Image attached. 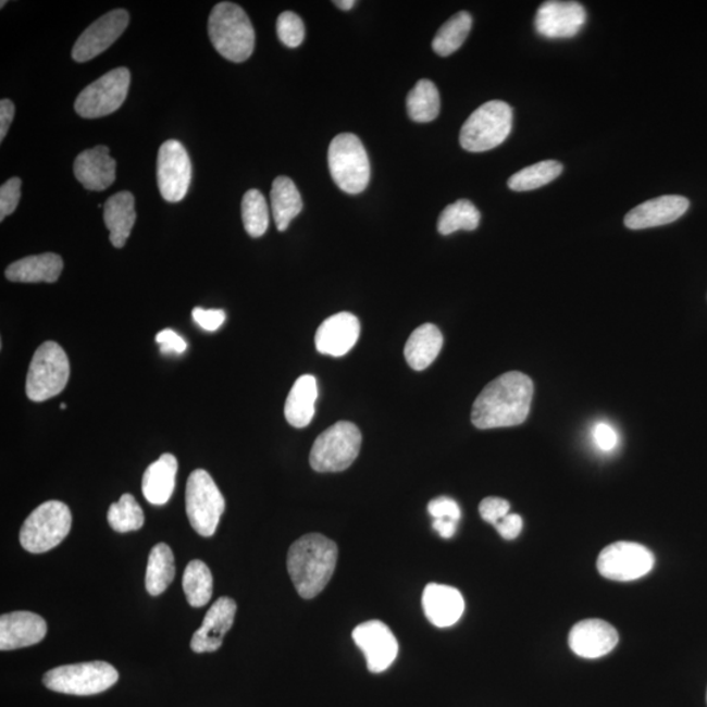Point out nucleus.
Wrapping results in <instances>:
<instances>
[{
	"label": "nucleus",
	"mask_w": 707,
	"mask_h": 707,
	"mask_svg": "<svg viewBox=\"0 0 707 707\" xmlns=\"http://www.w3.org/2000/svg\"><path fill=\"white\" fill-rule=\"evenodd\" d=\"M533 383L522 372L511 371L488 383L473 404L472 422L480 430L512 427L530 414Z\"/></svg>",
	"instance_id": "1"
},
{
	"label": "nucleus",
	"mask_w": 707,
	"mask_h": 707,
	"mask_svg": "<svg viewBox=\"0 0 707 707\" xmlns=\"http://www.w3.org/2000/svg\"><path fill=\"white\" fill-rule=\"evenodd\" d=\"M338 558L337 544L320 533H308L287 553V570L303 599L317 597L331 582Z\"/></svg>",
	"instance_id": "2"
},
{
	"label": "nucleus",
	"mask_w": 707,
	"mask_h": 707,
	"mask_svg": "<svg viewBox=\"0 0 707 707\" xmlns=\"http://www.w3.org/2000/svg\"><path fill=\"white\" fill-rule=\"evenodd\" d=\"M208 30L211 44L226 60L240 63L252 55L255 28L240 5L231 2L216 4L211 11Z\"/></svg>",
	"instance_id": "3"
},
{
	"label": "nucleus",
	"mask_w": 707,
	"mask_h": 707,
	"mask_svg": "<svg viewBox=\"0 0 707 707\" xmlns=\"http://www.w3.org/2000/svg\"><path fill=\"white\" fill-rule=\"evenodd\" d=\"M511 128V107L500 100L488 101L475 109L462 125L460 145L469 152L491 151L509 138Z\"/></svg>",
	"instance_id": "4"
},
{
	"label": "nucleus",
	"mask_w": 707,
	"mask_h": 707,
	"mask_svg": "<svg viewBox=\"0 0 707 707\" xmlns=\"http://www.w3.org/2000/svg\"><path fill=\"white\" fill-rule=\"evenodd\" d=\"M327 163L334 183L347 195H359L368 188L371 177L370 159L357 135H337L330 146Z\"/></svg>",
	"instance_id": "5"
},
{
	"label": "nucleus",
	"mask_w": 707,
	"mask_h": 707,
	"mask_svg": "<svg viewBox=\"0 0 707 707\" xmlns=\"http://www.w3.org/2000/svg\"><path fill=\"white\" fill-rule=\"evenodd\" d=\"M361 446L362 434L356 424L337 422L314 441L310 464L319 473L346 471L357 460Z\"/></svg>",
	"instance_id": "6"
},
{
	"label": "nucleus",
	"mask_w": 707,
	"mask_h": 707,
	"mask_svg": "<svg viewBox=\"0 0 707 707\" xmlns=\"http://www.w3.org/2000/svg\"><path fill=\"white\" fill-rule=\"evenodd\" d=\"M71 524L73 517L69 506L61 500H48L25 519L18 538L25 550L41 555L54 549L67 537Z\"/></svg>",
	"instance_id": "7"
},
{
	"label": "nucleus",
	"mask_w": 707,
	"mask_h": 707,
	"mask_svg": "<svg viewBox=\"0 0 707 707\" xmlns=\"http://www.w3.org/2000/svg\"><path fill=\"white\" fill-rule=\"evenodd\" d=\"M119 672L107 661L67 665L53 668L44 674L48 690L71 696H95L119 681Z\"/></svg>",
	"instance_id": "8"
},
{
	"label": "nucleus",
	"mask_w": 707,
	"mask_h": 707,
	"mask_svg": "<svg viewBox=\"0 0 707 707\" xmlns=\"http://www.w3.org/2000/svg\"><path fill=\"white\" fill-rule=\"evenodd\" d=\"M185 505L191 529L203 537L214 535L226 510V499L215 481L203 469H196L189 475L186 482Z\"/></svg>",
	"instance_id": "9"
},
{
	"label": "nucleus",
	"mask_w": 707,
	"mask_h": 707,
	"mask_svg": "<svg viewBox=\"0 0 707 707\" xmlns=\"http://www.w3.org/2000/svg\"><path fill=\"white\" fill-rule=\"evenodd\" d=\"M70 379L67 354L53 340L44 343L29 364L25 392L30 401L42 402L60 395Z\"/></svg>",
	"instance_id": "10"
},
{
	"label": "nucleus",
	"mask_w": 707,
	"mask_h": 707,
	"mask_svg": "<svg viewBox=\"0 0 707 707\" xmlns=\"http://www.w3.org/2000/svg\"><path fill=\"white\" fill-rule=\"evenodd\" d=\"M132 75L126 67L109 71L79 94L75 112L83 119L95 120L112 114L124 104Z\"/></svg>",
	"instance_id": "11"
},
{
	"label": "nucleus",
	"mask_w": 707,
	"mask_h": 707,
	"mask_svg": "<svg viewBox=\"0 0 707 707\" xmlns=\"http://www.w3.org/2000/svg\"><path fill=\"white\" fill-rule=\"evenodd\" d=\"M654 563L655 557L646 546L619 542L601 550L597 558V570L607 580L632 582L650 573Z\"/></svg>",
	"instance_id": "12"
},
{
	"label": "nucleus",
	"mask_w": 707,
	"mask_h": 707,
	"mask_svg": "<svg viewBox=\"0 0 707 707\" xmlns=\"http://www.w3.org/2000/svg\"><path fill=\"white\" fill-rule=\"evenodd\" d=\"M157 172L160 195L165 201H183L191 183V162L178 140H166L160 147Z\"/></svg>",
	"instance_id": "13"
},
{
	"label": "nucleus",
	"mask_w": 707,
	"mask_h": 707,
	"mask_svg": "<svg viewBox=\"0 0 707 707\" xmlns=\"http://www.w3.org/2000/svg\"><path fill=\"white\" fill-rule=\"evenodd\" d=\"M352 640L364 654L369 671L372 673L388 670L397 658L396 636L382 621L372 620L361 623L354 629Z\"/></svg>",
	"instance_id": "14"
},
{
	"label": "nucleus",
	"mask_w": 707,
	"mask_h": 707,
	"mask_svg": "<svg viewBox=\"0 0 707 707\" xmlns=\"http://www.w3.org/2000/svg\"><path fill=\"white\" fill-rule=\"evenodd\" d=\"M128 22H131V15L126 10L108 12L83 32L76 40L71 55L76 62L94 60L119 40L127 28Z\"/></svg>",
	"instance_id": "15"
},
{
	"label": "nucleus",
	"mask_w": 707,
	"mask_h": 707,
	"mask_svg": "<svg viewBox=\"0 0 707 707\" xmlns=\"http://www.w3.org/2000/svg\"><path fill=\"white\" fill-rule=\"evenodd\" d=\"M587 22L586 10L578 2L550 0L539 5L535 28L545 38H571L580 34Z\"/></svg>",
	"instance_id": "16"
},
{
	"label": "nucleus",
	"mask_w": 707,
	"mask_h": 707,
	"mask_svg": "<svg viewBox=\"0 0 707 707\" xmlns=\"http://www.w3.org/2000/svg\"><path fill=\"white\" fill-rule=\"evenodd\" d=\"M236 610V601L227 596H222L212 604L204 616L201 628L191 636V650L197 654L220 650L224 635L234 625Z\"/></svg>",
	"instance_id": "17"
},
{
	"label": "nucleus",
	"mask_w": 707,
	"mask_h": 707,
	"mask_svg": "<svg viewBox=\"0 0 707 707\" xmlns=\"http://www.w3.org/2000/svg\"><path fill=\"white\" fill-rule=\"evenodd\" d=\"M619 644V633L607 621L588 619L575 623L569 634V646L578 657H606Z\"/></svg>",
	"instance_id": "18"
},
{
	"label": "nucleus",
	"mask_w": 707,
	"mask_h": 707,
	"mask_svg": "<svg viewBox=\"0 0 707 707\" xmlns=\"http://www.w3.org/2000/svg\"><path fill=\"white\" fill-rule=\"evenodd\" d=\"M361 334V323L349 312H340L327 318L319 326L314 345L321 354L331 357H344L357 345Z\"/></svg>",
	"instance_id": "19"
},
{
	"label": "nucleus",
	"mask_w": 707,
	"mask_h": 707,
	"mask_svg": "<svg viewBox=\"0 0 707 707\" xmlns=\"http://www.w3.org/2000/svg\"><path fill=\"white\" fill-rule=\"evenodd\" d=\"M47 633V621L40 615L27 610L3 615L0 617V650H17L40 644Z\"/></svg>",
	"instance_id": "20"
},
{
	"label": "nucleus",
	"mask_w": 707,
	"mask_h": 707,
	"mask_svg": "<svg viewBox=\"0 0 707 707\" xmlns=\"http://www.w3.org/2000/svg\"><path fill=\"white\" fill-rule=\"evenodd\" d=\"M690 204L685 197L661 196L636 206L628 212L623 223L630 230L666 226L680 220L690 209Z\"/></svg>",
	"instance_id": "21"
},
{
	"label": "nucleus",
	"mask_w": 707,
	"mask_h": 707,
	"mask_svg": "<svg viewBox=\"0 0 707 707\" xmlns=\"http://www.w3.org/2000/svg\"><path fill=\"white\" fill-rule=\"evenodd\" d=\"M422 607L434 627L449 628L461 619L466 601L459 590L445 584L429 583L423 590Z\"/></svg>",
	"instance_id": "22"
},
{
	"label": "nucleus",
	"mask_w": 707,
	"mask_h": 707,
	"mask_svg": "<svg viewBox=\"0 0 707 707\" xmlns=\"http://www.w3.org/2000/svg\"><path fill=\"white\" fill-rule=\"evenodd\" d=\"M115 166L117 163L109 153L108 147L96 146L75 159L74 173L87 190L102 191L114 183Z\"/></svg>",
	"instance_id": "23"
},
{
	"label": "nucleus",
	"mask_w": 707,
	"mask_h": 707,
	"mask_svg": "<svg viewBox=\"0 0 707 707\" xmlns=\"http://www.w3.org/2000/svg\"><path fill=\"white\" fill-rule=\"evenodd\" d=\"M178 462L175 456L164 454L146 469L141 492L147 503L156 506L169 504L176 486Z\"/></svg>",
	"instance_id": "24"
},
{
	"label": "nucleus",
	"mask_w": 707,
	"mask_h": 707,
	"mask_svg": "<svg viewBox=\"0 0 707 707\" xmlns=\"http://www.w3.org/2000/svg\"><path fill=\"white\" fill-rule=\"evenodd\" d=\"M137 214L131 191L115 193L104 204V223L111 236L109 240L114 248H124L132 234Z\"/></svg>",
	"instance_id": "25"
},
{
	"label": "nucleus",
	"mask_w": 707,
	"mask_h": 707,
	"mask_svg": "<svg viewBox=\"0 0 707 707\" xmlns=\"http://www.w3.org/2000/svg\"><path fill=\"white\" fill-rule=\"evenodd\" d=\"M63 270L61 256L44 253L24 257L5 270V278L18 283H54Z\"/></svg>",
	"instance_id": "26"
},
{
	"label": "nucleus",
	"mask_w": 707,
	"mask_h": 707,
	"mask_svg": "<svg viewBox=\"0 0 707 707\" xmlns=\"http://www.w3.org/2000/svg\"><path fill=\"white\" fill-rule=\"evenodd\" d=\"M318 397L317 379L312 375L300 376L287 396L286 421L297 429L307 427L313 420L314 404H317Z\"/></svg>",
	"instance_id": "27"
},
{
	"label": "nucleus",
	"mask_w": 707,
	"mask_h": 707,
	"mask_svg": "<svg viewBox=\"0 0 707 707\" xmlns=\"http://www.w3.org/2000/svg\"><path fill=\"white\" fill-rule=\"evenodd\" d=\"M443 347V336L434 324H423L410 334L404 356L415 371H423L432 364Z\"/></svg>",
	"instance_id": "28"
},
{
	"label": "nucleus",
	"mask_w": 707,
	"mask_h": 707,
	"mask_svg": "<svg viewBox=\"0 0 707 707\" xmlns=\"http://www.w3.org/2000/svg\"><path fill=\"white\" fill-rule=\"evenodd\" d=\"M270 201H272V211L276 228L283 233L286 231L294 218L300 214L303 210V201H301L300 193L297 185L294 184L292 178L280 176L274 179L272 193H270Z\"/></svg>",
	"instance_id": "29"
},
{
	"label": "nucleus",
	"mask_w": 707,
	"mask_h": 707,
	"mask_svg": "<svg viewBox=\"0 0 707 707\" xmlns=\"http://www.w3.org/2000/svg\"><path fill=\"white\" fill-rule=\"evenodd\" d=\"M175 556L169 545L159 543L150 551L146 569V590L151 596L164 593L175 580Z\"/></svg>",
	"instance_id": "30"
},
{
	"label": "nucleus",
	"mask_w": 707,
	"mask_h": 707,
	"mask_svg": "<svg viewBox=\"0 0 707 707\" xmlns=\"http://www.w3.org/2000/svg\"><path fill=\"white\" fill-rule=\"evenodd\" d=\"M183 588L189 606L204 607L211 600L214 581L208 565L199 559L190 561L184 571Z\"/></svg>",
	"instance_id": "31"
},
{
	"label": "nucleus",
	"mask_w": 707,
	"mask_h": 707,
	"mask_svg": "<svg viewBox=\"0 0 707 707\" xmlns=\"http://www.w3.org/2000/svg\"><path fill=\"white\" fill-rule=\"evenodd\" d=\"M409 117L415 122H432L441 112V96L433 82L422 79L411 89L407 99Z\"/></svg>",
	"instance_id": "32"
},
{
	"label": "nucleus",
	"mask_w": 707,
	"mask_h": 707,
	"mask_svg": "<svg viewBox=\"0 0 707 707\" xmlns=\"http://www.w3.org/2000/svg\"><path fill=\"white\" fill-rule=\"evenodd\" d=\"M472 16L468 12H459L442 25L438 34L434 37L433 49L441 57H448L458 51L466 42L469 32L472 29Z\"/></svg>",
	"instance_id": "33"
},
{
	"label": "nucleus",
	"mask_w": 707,
	"mask_h": 707,
	"mask_svg": "<svg viewBox=\"0 0 707 707\" xmlns=\"http://www.w3.org/2000/svg\"><path fill=\"white\" fill-rule=\"evenodd\" d=\"M563 165L556 160H545L519 171L509 179V188L513 191H530L548 185L561 175Z\"/></svg>",
	"instance_id": "34"
},
{
	"label": "nucleus",
	"mask_w": 707,
	"mask_h": 707,
	"mask_svg": "<svg viewBox=\"0 0 707 707\" xmlns=\"http://www.w3.org/2000/svg\"><path fill=\"white\" fill-rule=\"evenodd\" d=\"M480 221L481 214L477 208L468 199H459L443 210L438 221V231L445 236L460 230L473 231L479 227Z\"/></svg>",
	"instance_id": "35"
},
{
	"label": "nucleus",
	"mask_w": 707,
	"mask_h": 707,
	"mask_svg": "<svg viewBox=\"0 0 707 707\" xmlns=\"http://www.w3.org/2000/svg\"><path fill=\"white\" fill-rule=\"evenodd\" d=\"M108 523L119 533L138 531L145 524V513L132 494H124L108 510Z\"/></svg>",
	"instance_id": "36"
},
{
	"label": "nucleus",
	"mask_w": 707,
	"mask_h": 707,
	"mask_svg": "<svg viewBox=\"0 0 707 707\" xmlns=\"http://www.w3.org/2000/svg\"><path fill=\"white\" fill-rule=\"evenodd\" d=\"M241 216L244 228L249 236L261 237L269 228V208L265 197L256 189L248 190L243 197Z\"/></svg>",
	"instance_id": "37"
},
{
	"label": "nucleus",
	"mask_w": 707,
	"mask_h": 707,
	"mask_svg": "<svg viewBox=\"0 0 707 707\" xmlns=\"http://www.w3.org/2000/svg\"><path fill=\"white\" fill-rule=\"evenodd\" d=\"M276 34L287 48H298L305 40V23L295 12H283L276 21Z\"/></svg>",
	"instance_id": "38"
},
{
	"label": "nucleus",
	"mask_w": 707,
	"mask_h": 707,
	"mask_svg": "<svg viewBox=\"0 0 707 707\" xmlns=\"http://www.w3.org/2000/svg\"><path fill=\"white\" fill-rule=\"evenodd\" d=\"M22 197V179L12 177L5 182L0 188V221L12 214L21 202Z\"/></svg>",
	"instance_id": "39"
},
{
	"label": "nucleus",
	"mask_w": 707,
	"mask_h": 707,
	"mask_svg": "<svg viewBox=\"0 0 707 707\" xmlns=\"http://www.w3.org/2000/svg\"><path fill=\"white\" fill-rule=\"evenodd\" d=\"M511 506L504 498L488 497L480 504V516L486 523L495 524L509 516Z\"/></svg>",
	"instance_id": "40"
},
{
	"label": "nucleus",
	"mask_w": 707,
	"mask_h": 707,
	"mask_svg": "<svg viewBox=\"0 0 707 707\" xmlns=\"http://www.w3.org/2000/svg\"><path fill=\"white\" fill-rule=\"evenodd\" d=\"M430 516L434 519H451L459 522L461 518V510L452 498L439 497L432 500L427 507Z\"/></svg>",
	"instance_id": "41"
},
{
	"label": "nucleus",
	"mask_w": 707,
	"mask_h": 707,
	"mask_svg": "<svg viewBox=\"0 0 707 707\" xmlns=\"http://www.w3.org/2000/svg\"><path fill=\"white\" fill-rule=\"evenodd\" d=\"M594 442L603 452H610L619 446V434L609 423H597L593 432Z\"/></svg>",
	"instance_id": "42"
},
{
	"label": "nucleus",
	"mask_w": 707,
	"mask_h": 707,
	"mask_svg": "<svg viewBox=\"0 0 707 707\" xmlns=\"http://www.w3.org/2000/svg\"><path fill=\"white\" fill-rule=\"evenodd\" d=\"M191 314L196 323L208 332L220 330L226 321V313L222 310H203V308L197 307Z\"/></svg>",
	"instance_id": "43"
},
{
	"label": "nucleus",
	"mask_w": 707,
	"mask_h": 707,
	"mask_svg": "<svg viewBox=\"0 0 707 707\" xmlns=\"http://www.w3.org/2000/svg\"><path fill=\"white\" fill-rule=\"evenodd\" d=\"M157 343L163 354H183L186 350L185 339L172 330L159 332Z\"/></svg>",
	"instance_id": "44"
},
{
	"label": "nucleus",
	"mask_w": 707,
	"mask_h": 707,
	"mask_svg": "<svg viewBox=\"0 0 707 707\" xmlns=\"http://www.w3.org/2000/svg\"><path fill=\"white\" fill-rule=\"evenodd\" d=\"M494 526L505 539H516L523 530V519L518 513H509Z\"/></svg>",
	"instance_id": "45"
},
{
	"label": "nucleus",
	"mask_w": 707,
	"mask_h": 707,
	"mask_svg": "<svg viewBox=\"0 0 707 707\" xmlns=\"http://www.w3.org/2000/svg\"><path fill=\"white\" fill-rule=\"evenodd\" d=\"M15 115V106L9 99L0 101V140L5 138Z\"/></svg>",
	"instance_id": "46"
},
{
	"label": "nucleus",
	"mask_w": 707,
	"mask_h": 707,
	"mask_svg": "<svg viewBox=\"0 0 707 707\" xmlns=\"http://www.w3.org/2000/svg\"><path fill=\"white\" fill-rule=\"evenodd\" d=\"M458 523L451 519H435L433 529L439 533L441 537L451 538L455 536L456 530H458Z\"/></svg>",
	"instance_id": "47"
},
{
	"label": "nucleus",
	"mask_w": 707,
	"mask_h": 707,
	"mask_svg": "<svg viewBox=\"0 0 707 707\" xmlns=\"http://www.w3.org/2000/svg\"><path fill=\"white\" fill-rule=\"evenodd\" d=\"M334 4L337 5L338 9L344 10V11H349L356 5V0H336V2H333Z\"/></svg>",
	"instance_id": "48"
},
{
	"label": "nucleus",
	"mask_w": 707,
	"mask_h": 707,
	"mask_svg": "<svg viewBox=\"0 0 707 707\" xmlns=\"http://www.w3.org/2000/svg\"><path fill=\"white\" fill-rule=\"evenodd\" d=\"M61 409L62 410L66 409V404H61Z\"/></svg>",
	"instance_id": "49"
},
{
	"label": "nucleus",
	"mask_w": 707,
	"mask_h": 707,
	"mask_svg": "<svg viewBox=\"0 0 707 707\" xmlns=\"http://www.w3.org/2000/svg\"><path fill=\"white\" fill-rule=\"evenodd\" d=\"M706 699H707V694H706Z\"/></svg>",
	"instance_id": "50"
}]
</instances>
